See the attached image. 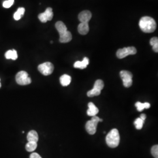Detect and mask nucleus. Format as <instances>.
I'll use <instances>...</instances> for the list:
<instances>
[{"mask_svg":"<svg viewBox=\"0 0 158 158\" xmlns=\"http://www.w3.org/2000/svg\"><path fill=\"white\" fill-rule=\"evenodd\" d=\"M139 26L145 33H152L156 28V23L152 17H142L139 22Z\"/></svg>","mask_w":158,"mask_h":158,"instance_id":"nucleus-1","label":"nucleus"},{"mask_svg":"<svg viewBox=\"0 0 158 158\" xmlns=\"http://www.w3.org/2000/svg\"><path fill=\"white\" fill-rule=\"evenodd\" d=\"M55 27L60 35V42L68 43L72 40V34L70 33V32L68 31L67 27L64 23L62 21H58L55 24Z\"/></svg>","mask_w":158,"mask_h":158,"instance_id":"nucleus-2","label":"nucleus"},{"mask_svg":"<svg viewBox=\"0 0 158 158\" xmlns=\"http://www.w3.org/2000/svg\"><path fill=\"white\" fill-rule=\"evenodd\" d=\"M106 141L108 146L110 148H114L118 147L120 141L118 130L117 129L111 130L106 136Z\"/></svg>","mask_w":158,"mask_h":158,"instance_id":"nucleus-3","label":"nucleus"},{"mask_svg":"<svg viewBox=\"0 0 158 158\" xmlns=\"http://www.w3.org/2000/svg\"><path fill=\"white\" fill-rule=\"evenodd\" d=\"M103 120L97 116L92 117L90 121H88L85 124V130L90 135H94L96 134L97 131V126L99 122H102Z\"/></svg>","mask_w":158,"mask_h":158,"instance_id":"nucleus-4","label":"nucleus"},{"mask_svg":"<svg viewBox=\"0 0 158 158\" xmlns=\"http://www.w3.org/2000/svg\"><path fill=\"white\" fill-rule=\"evenodd\" d=\"M104 84L102 80L98 79L96 80L94 87L87 92V96L89 97H93L94 96H99L101 94V91L104 88Z\"/></svg>","mask_w":158,"mask_h":158,"instance_id":"nucleus-5","label":"nucleus"},{"mask_svg":"<svg viewBox=\"0 0 158 158\" xmlns=\"http://www.w3.org/2000/svg\"><path fill=\"white\" fill-rule=\"evenodd\" d=\"M15 80L18 85H29L31 83L32 80L29 77L28 74L25 71H21L16 75Z\"/></svg>","mask_w":158,"mask_h":158,"instance_id":"nucleus-6","label":"nucleus"},{"mask_svg":"<svg viewBox=\"0 0 158 158\" xmlns=\"http://www.w3.org/2000/svg\"><path fill=\"white\" fill-rule=\"evenodd\" d=\"M136 52L137 51L134 46L124 48L123 49H119L117 51V56L118 59H123L125 57L128 56V55H135Z\"/></svg>","mask_w":158,"mask_h":158,"instance_id":"nucleus-7","label":"nucleus"},{"mask_svg":"<svg viewBox=\"0 0 158 158\" xmlns=\"http://www.w3.org/2000/svg\"><path fill=\"white\" fill-rule=\"evenodd\" d=\"M119 75L123 80L124 87L127 88L130 87L132 85V74L127 70H122L120 72Z\"/></svg>","mask_w":158,"mask_h":158,"instance_id":"nucleus-8","label":"nucleus"},{"mask_svg":"<svg viewBox=\"0 0 158 158\" xmlns=\"http://www.w3.org/2000/svg\"><path fill=\"white\" fill-rule=\"evenodd\" d=\"M38 69L40 73H41L43 75L49 76L53 73L54 70V66L52 63L48 62L40 64Z\"/></svg>","mask_w":158,"mask_h":158,"instance_id":"nucleus-9","label":"nucleus"},{"mask_svg":"<svg viewBox=\"0 0 158 158\" xmlns=\"http://www.w3.org/2000/svg\"><path fill=\"white\" fill-rule=\"evenodd\" d=\"M53 17V13L51 8H46L45 11L40 14L38 15V18L40 22L45 23L48 21H51Z\"/></svg>","mask_w":158,"mask_h":158,"instance_id":"nucleus-10","label":"nucleus"},{"mask_svg":"<svg viewBox=\"0 0 158 158\" xmlns=\"http://www.w3.org/2000/svg\"><path fill=\"white\" fill-rule=\"evenodd\" d=\"M92 17L90 11L85 10L79 14L78 18L81 23H89Z\"/></svg>","mask_w":158,"mask_h":158,"instance_id":"nucleus-11","label":"nucleus"},{"mask_svg":"<svg viewBox=\"0 0 158 158\" xmlns=\"http://www.w3.org/2000/svg\"><path fill=\"white\" fill-rule=\"evenodd\" d=\"M88 107H89V108L87 111V114L89 116L94 117V116H96V115L98 113L99 110H98V108L97 107L94 105V104H93L92 102L89 103Z\"/></svg>","mask_w":158,"mask_h":158,"instance_id":"nucleus-12","label":"nucleus"},{"mask_svg":"<svg viewBox=\"0 0 158 158\" xmlns=\"http://www.w3.org/2000/svg\"><path fill=\"white\" fill-rule=\"evenodd\" d=\"M89 64V59L85 57L83 58V60L82 61H77L74 64V68L80 69H84L87 68L88 64Z\"/></svg>","mask_w":158,"mask_h":158,"instance_id":"nucleus-13","label":"nucleus"},{"mask_svg":"<svg viewBox=\"0 0 158 158\" xmlns=\"http://www.w3.org/2000/svg\"><path fill=\"white\" fill-rule=\"evenodd\" d=\"M78 32L81 35H86L89 31V23H80L78 26Z\"/></svg>","mask_w":158,"mask_h":158,"instance_id":"nucleus-14","label":"nucleus"},{"mask_svg":"<svg viewBox=\"0 0 158 158\" xmlns=\"http://www.w3.org/2000/svg\"><path fill=\"white\" fill-rule=\"evenodd\" d=\"M39 139V136L38 133L32 130L29 131L27 135V140L28 142H38Z\"/></svg>","mask_w":158,"mask_h":158,"instance_id":"nucleus-15","label":"nucleus"},{"mask_svg":"<svg viewBox=\"0 0 158 158\" xmlns=\"http://www.w3.org/2000/svg\"><path fill=\"white\" fill-rule=\"evenodd\" d=\"M72 80L71 77L68 74H63L60 77V82L63 86H68Z\"/></svg>","mask_w":158,"mask_h":158,"instance_id":"nucleus-16","label":"nucleus"},{"mask_svg":"<svg viewBox=\"0 0 158 158\" xmlns=\"http://www.w3.org/2000/svg\"><path fill=\"white\" fill-rule=\"evenodd\" d=\"M135 106L137 110L139 112H141L145 108L148 109L151 107V104L149 102H144L142 103L141 102H136L135 104Z\"/></svg>","mask_w":158,"mask_h":158,"instance_id":"nucleus-17","label":"nucleus"},{"mask_svg":"<svg viewBox=\"0 0 158 158\" xmlns=\"http://www.w3.org/2000/svg\"><path fill=\"white\" fill-rule=\"evenodd\" d=\"M5 56L7 59H12V60H16L18 58V54L17 51L14 49L9 50L7 51L5 54Z\"/></svg>","mask_w":158,"mask_h":158,"instance_id":"nucleus-18","label":"nucleus"},{"mask_svg":"<svg viewBox=\"0 0 158 158\" xmlns=\"http://www.w3.org/2000/svg\"><path fill=\"white\" fill-rule=\"evenodd\" d=\"M24 13H25V8L23 7L19 8L14 15V18L15 20H16V21L19 20L24 15Z\"/></svg>","mask_w":158,"mask_h":158,"instance_id":"nucleus-19","label":"nucleus"},{"mask_svg":"<svg viewBox=\"0 0 158 158\" xmlns=\"http://www.w3.org/2000/svg\"><path fill=\"white\" fill-rule=\"evenodd\" d=\"M37 143L35 142H28L25 146V149L28 152H33L37 148Z\"/></svg>","mask_w":158,"mask_h":158,"instance_id":"nucleus-20","label":"nucleus"},{"mask_svg":"<svg viewBox=\"0 0 158 158\" xmlns=\"http://www.w3.org/2000/svg\"><path fill=\"white\" fill-rule=\"evenodd\" d=\"M150 45L152 46V49L155 52H158V38L153 37L150 40Z\"/></svg>","mask_w":158,"mask_h":158,"instance_id":"nucleus-21","label":"nucleus"},{"mask_svg":"<svg viewBox=\"0 0 158 158\" xmlns=\"http://www.w3.org/2000/svg\"><path fill=\"white\" fill-rule=\"evenodd\" d=\"M144 123L145 122L143 121H142L140 118H137L135 120L134 124L135 126L136 129L139 130H141L142 128L143 125L144 124Z\"/></svg>","mask_w":158,"mask_h":158,"instance_id":"nucleus-22","label":"nucleus"},{"mask_svg":"<svg viewBox=\"0 0 158 158\" xmlns=\"http://www.w3.org/2000/svg\"><path fill=\"white\" fill-rule=\"evenodd\" d=\"M151 153L153 156L155 158H158V145H156L153 146L151 149Z\"/></svg>","mask_w":158,"mask_h":158,"instance_id":"nucleus-23","label":"nucleus"},{"mask_svg":"<svg viewBox=\"0 0 158 158\" xmlns=\"http://www.w3.org/2000/svg\"><path fill=\"white\" fill-rule=\"evenodd\" d=\"M14 2V0H7L3 2V6L6 8H9L11 6Z\"/></svg>","mask_w":158,"mask_h":158,"instance_id":"nucleus-24","label":"nucleus"},{"mask_svg":"<svg viewBox=\"0 0 158 158\" xmlns=\"http://www.w3.org/2000/svg\"><path fill=\"white\" fill-rule=\"evenodd\" d=\"M29 158H42V157L40 156V155L38 153L34 152L32 153L30 156Z\"/></svg>","mask_w":158,"mask_h":158,"instance_id":"nucleus-25","label":"nucleus"},{"mask_svg":"<svg viewBox=\"0 0 158 158\" xmlns=\"http://www.w3.org/2000/svg\"><path fill=\"white\" fill-rule=\"evenodd\" d=\"M139 118L141 119L142 121H143L145 122V119L147 118V115H146L145 114H141V115H140V117H139Z\"/></svg>","mask_w":158,"mask_h":158,"instance_id":"nucleus-26","label":"nucleus"},{"mask_svg":"<svg viewBox=\"0 0 158 158\" xmlns=\"http://www.w3.org/2000/svg\"><path fill=\"white\" fill-rule=\"evenodd\" d=\"M1 82H0V88H1Z\"/></svg>","mask_w":158,"mask_h":158,"instance_id":"nucleus-27","label":"nucleus"}]
</instances>
